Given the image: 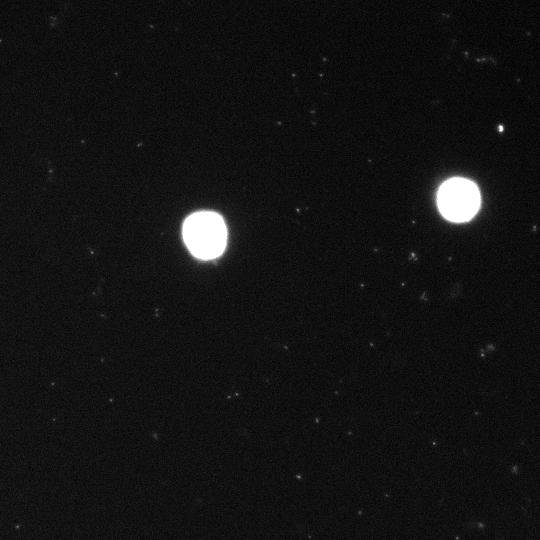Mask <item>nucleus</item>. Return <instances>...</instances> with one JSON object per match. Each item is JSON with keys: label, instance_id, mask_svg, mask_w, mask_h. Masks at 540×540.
Returning <instances> with one entry per match:
<instances>
[{"label": "nucleus", "instance_id": "obj_2", "mask_svg": "<svg viewBox=\"0 0 540 540\" xmlns=\"http://www.w3.org/2000/svg\"><path fill=\"white\" fill-rule=\"evenodd\" d=\"M480 195L475 184L462 178L446 181L438 192V206L443 214L452 221L470 219L478 210Z\"/></svg>", "mask_w": 540, "mask_h": 540}, {"label": "nucleus", "instance_id": "obj_1", "mask_svg": "<svg viewBox=\"0 0 540 540\" xmlns=\"http://www.w3.org/2000/svg\"><path fill=\"white\" fill-rule=\"evenodd\" d=\"M183 235L188 248L196 257L211 259L223 251L227 232L218 214L198 212L185 221Z\"/></svg>", "mask_w": 540, "mask_h": 540}]
</instances>
